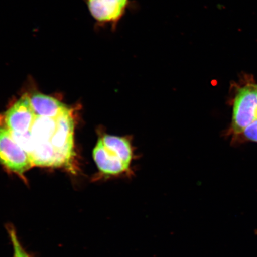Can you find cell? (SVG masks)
I'll return each mask as SVG.
<instances>
[{
	"label": "cell",
	"instance_id": "1",
	"mask_svg": "<svg viewBox=\"0 0 257 257\" xmlns=\"http://www.w3.org/2000/svg\"><path fill=\"white\" fill-rule=\"evenodd\" d=\"M92 154L104 178H130L134 175L133 163L137 156L131 136L104 133L99 137Z\"/></svg>",
	"mask_w": 257,
	"mask_h": 257
},
{
	"label": "cell",
	"instance_id": "2",
	"mask_svg": "<svg viewBox=\"0 0 257 257\" xmlns=\"http://www.w3.org/2000/svg\"><path fill=\"white\" fill-rule=\"evenodd\" d=\"M256 108L257 84L253 80H247L237 90L234 99L231 133L234 138L252 123Z\"/></svg>",
	"mask_w": 257,
	"mask_h": 257
},
{
	"label": "cell",
	"instance_id": "3",
	"mask_svg": "<svg viewBox=\"0 0 257 257\" xmlns=\"http://www.w3.org/2000/svg\"><path fill=\"white\" fill-rule=\"evenodd\" d=\"M0 163L21 176L34 166L29 154L3 126H0Z\"/></svg>",
	"mask_w": 257,
	"mask_h": 257
},
{
	"label": "cell",
	"instance_id": "4",
	"mask_svg": "<svg viewBox=\"0 0 257 257\" xmlns=\"http://www.w3.org/2000/svg\"><path fill=\"white\" fill-rule=\"evenodd\" d=\"M131 0H86L93 18L101 25H110L115 30L130 8Z\"/></svg>",
	"mask_w": 257,
	"mask_h": 257
},
{
	"label": "cell",
	"instance_id": "5",
	"mask_svg": "<svg viewBox=\"0 0 257 257\" xmlns=\"http://www.w3.org/2000/svg\"><path fill=\"white\" fill-rule=\"evenodd\" d=\"M30 98L24 95L4 114L6 128L13 135L23 136L30 131L36 117Z\"/></svg>",
	"mask_w": 257,
	"mask_h": 257
},
{
	"label": "cell",
	"instance_id": "6",
	"mask_svg": "<svg viewBox=\"0 0 257 257\" xmlns=\"http://www.w3.org/2000/svg\"><path fill=\"white\" fill-rule=\"evenodd\" d=\"M31 104L38 116L55 118L67 110L58 99L50 96L36 94L30 98Z\"/></svg>",
	"mask_w": 257,
	"mask_h": 257
},
{
	"label": "cell",
	"instance_id": "7",
	"mask_svg": "<svg viewBox=\"0 0 257 257\" xmlns=\"http://www.w3.org/2000/svg\"><path fill=\"white\" fill-rule=\"evenodd\" d=\"M8 229L10 236H11L13 246H14V257H29L27 253L22 248L20 242H19L14 228L9 226Z\"/></svg>",
	"mask_w": 257,
	"mask_h": 257
},
{
	"label": "cell",
	"instance_id": "8",
	"mask_svg": "<svg viewBox=\"0 0 257 257\" xmlns=\"http://www.w3.org/2000/svg\"><path fill=\"white\" fill-rule=\"evenodd\" d=\"M255 120H257V108L256 109V110H255V112L254 119H253V121H254Z\"/></svg>",
	"mask_w": 257,
	"mask_h": 257
}]
</instances>
